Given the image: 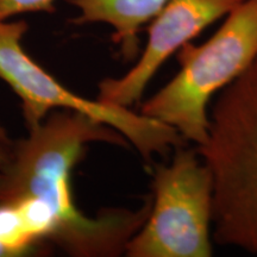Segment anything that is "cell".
<instances>
[{
    "instance_id": "6da1fadb",
    "label": "cell",
    "mask_w": 257,
    "mask_h": 257,
    "mask_svg": "<svg viewBox=\"0 0 257 257\" xmlns=\"http://www.w3.org/2000/svg\"><path fill=\"white\" fill-rule=\"evenodd\" d=\"M93 142L127 146L123 135L88 115L51 112L27 138L11 144L0 168V202L17 207L35 238L70 256H119L146 223L152 197L137 210L104 208L94 218L80 211L72 173Z\"/></svg>"
},
{
    "instance_id": "7a4b0ae2",
    "label": "cell",
    "mask_w": 257,
    "mask_h": 257,
    "mask_svg": "<svg viewBox=\"0 0 257 257\" xmlns=\"http://www.w3.org/2000/svg\"><path fill=\"white\" fill-rule=\"evenodd\" d=\"M198 153L213 176V239L257 255V56L221 89Z\"/></svg>"
},
{
    "instance_id": "3957f363",
    "label": "cell",
    "mask_w": 257,
    "mask_h": 257,
    "mask_svg": "<svg viewBox=\"0 0 257 257\" xmlns=\"http://www.w3.org/2000/svg\"><path fill=\"white\" fill-rule=\"evenodd\" d=\"M257 56V0H244L201 46L178 51L179 73L141 107V113L200 147L210 128L207 105Z\"/></svg>"
},
{
    "instance_id": "277c9868",
    "label": "cell",
    "mask_w": 257,
    "mask_h": 257,
    "mask_svg": "<svg viewBox=\"0 0 257 257\" xmlns=\"http://www.w3.org/2000/svg\"><path fill=\"white\" fill-rule=\"evenodd\" d=\"M28 30L25 21H0V79L21 99L29 130L40 125L51 111H74L113 127L146 161L185 146L184 138L168 125L128 107L89 100L67 89L24 50L22 40Z\"/></svg>"
},
{
    "instance_id": "5b68a950",
    "label": "cell",
    "mask_w": 257,
    "mask_h": 257,
    "mask_svg": "<svg viewBox=\"0 0 257 257\" xmlns=\"http://www.w3.org/2000/svg\"><path fill=\"white\" fill-rule=\"evenodd\" d=\"M198 149L176 147L153 174L152 208L127 243L128 257H210L213 176Z\"/></svg>"
},
{
    "instance_id": "8992f818",
    "label": "cell",
    "mask_w": 257,
    "mask_h": 257,
    "mask_svg": "<svg viewBox=\"0 0 257 257\" xmlns=\"http://www.w3.org/2000/svg\"><path fill=\"white\" fill-rule=\"evenodd\" d=\"M244 0H168L148 28L142 55L125 75L99 83L98 100L130 107L140 101L160 67L208 25L229 15Z\"/></svg>"
},
{
    "instance_id": "52a82bcc",
    "label": "cell",
    "mask_w": 257,
    "mask_h": 257,
    "mask_svg": "<svg viewBox=\"0 0 257 257\" xmlns=\"http://www.w3.org/2000/svg\"><path fill=\"white\" fill-rule=\"evenodd\" d=\"M79 10L70 23L83 25L105 23L113 28L112 42L119 47L124 61L140 53L138 34L144 24L152 23L168 0H67Z\"/></svg>"
},
{
    "instance_id": "ba28073f",
    "label": "cell",
    "mask_w": 257,
    "mask_h": 257,
    "mask_svg": "<svg viewBox=\"0 0 257 257\" xmlns=\"http://www.w3.org/2000/svg\"><path fill=\"white\" fill-rule=\"evenodd\" d=\"M55 0H0V21H9L23 14H54Z\"/></svg>"
},
{
    "instance_id": "9c48e42d",
    "label": "cell",
    "mask_w": 257,
    "mask_h": 257,
    "mask_svg": "<svg viewBox=\"0 0 257 257\" xmlns=\"http://www.w3.org/2000/svg\"><path fill=\"white\" fill-rule=\"evenodd\" d=\"M11 143H6L4 141L0 140V168L8 162L10 152H11Z\"/></svg>"
},
{
    "instance_id": "30bf717a",
    "label": "cell",
    "mask_w": 257,
    "mask_h": 257,
    "mask_svg": "<svg viewBox=\"0 0 257 257\" xmlns=\"http://www.w3.org/2000/svg\"><path fill=\"white\" fill-rule=\"evenodd\" d=\"M0 257H18V255L14 250L9 249L4 244L0 243Z\"/></svg>"
},
{
    "instance_id": "8fae6325",
    "label": "cell",
    "mask_w": 257,
    "mask_h": 257,
    "mask_svg": "<svg viewBox=\"0 0 257 257\" xmlns=\"http://www.w3.org/2000/svg\"><path fill=\"white\" fill-rule=\"evenodd\" d=\"M0 140L4 141L6 143H11V141H10V138L8 136V133H6V130L2 126V125H0Z\"/></svg>"
}]
</instances>
